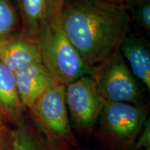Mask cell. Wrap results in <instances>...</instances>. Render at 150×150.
<instances>
[{
    "instance_id": "cell-1",
    "label": "cell",
    "mask_w": 150,
    "mask_h": 150,
    "mask_svg": "<svg viewBox=\"0 0 150 150\" xmlns=\"http://www.w3.org/2000/svg\"><path fill=\"white\" fill-rule=\"evenodd\" d=\"M60 20L67 38L93 70L119 51L131 31V18L123 6L99 0H65Z\"/></svg>"
},
{
    "instance_id": "cell-2",
    "label": "cell",
    "mask_w": 150,
    "mask_h": 150,
    "mask_svg": "<svg viewBox=\"0 0 150 150\" xmlns=\"http://www.w3.org/2000/svg\"><path fill=\"white\" fill-rule=\"evenodd\" d=\"M38 40L41 63L59 83L66 86L82 76L93 74L94 70L86 64L65 34L60 17L46 20Z\"/></svg>"
},
{
    "instance_id": "cell-3",
    "label": "cell",
    "mask_w": 150,
    "mask_h": 150,
    "mask_svg": "<svg viewBox=\"0 0 150 150\" xmlns=\"http://www.w3.org/2000/svg\"><path fill=\"white\" fill-rule=\"evenodd\" d=\"M29 110L39 135L50 150H67L78 146L69 120L65 85L52 86Z\"/></svg>"
},
{
    "instance_id": "cell-4",
    "label": "cell",
    "mask_w": 150,
    "mask_h": 150,
    "mask_svg": "<svg viewBox=\"0 0 150 150\" xmlns=\"http://www.w3.org/2000/svg\"><path fill=\"white\" fill-rule=\"evenodd\" d=\"M147 115L146 105L106 102L98 120V140L112 149H133Z\"/></svg>"
},
{
    "instance_id": "cell-5",
    "label": "cell",
    "mask_w": 150,
    "mask_h": 150,
    "mask_svg": "<svg viewBox=\"0 0 150 150\" xmlns=\"http://www.w3.org/2000/svg\"><path fill=\"white\" fill-rule=\"evenodd\" d=\"M92 77L105 102L142 105L138 80L120 51L94 69Z\"/></svg>"
},
{
    "instance_id": "cell-6",
    "label": "cell",
    "mask_w": 150,
    "mask_h": 150,
    "mask_svg": "<svg viewBox=\"0 0 150 150\" xmlns=\"http://www.w3.org/2000/svg\"><path fill=\"white\" fill-rule=\"evenodd\" d=\"M65 102L78 132L91 134L106 103L92 75L82 76L65 86Z\"/></svg>"
},
{
    "instance_id": "cell-7",
    "label": "cell",
    "mask_w": 150,
    "mask_h": 150,
    "mask_svg": "<svg viewBox=\"0 0 150 150\" xmlns=\"http://www.w3.org/2000/svg\"><path fill=\"white\" fill-rule=\"evenodd\" d=\"M0 61L14 73L41 63L38 40L20 34H11L0 40Z\"/></svg>"
},
{
    "instance_id": "cell-8",
    "label": "cell",
    "mask_w": 150,
    "mask_h": 150,
    "mask_svg": "<svg viewBox=\"0 0 150 150\" xmlns=\"http://www.w3.org/2000/svg\"><path fill=\"white\" fill-rule=\"evenodd\" d=\"M16 86L24 108H29L45 92L59 83L42 63L15 72Z\"/></svg>"
},
{
    "instance_id": "cell-9",
    "label": "cell",
    "mask_w": 150,
    "mask_h": 150,
    "mask_svg": "<svg viewBox=\"0 0 150 150\" xmlns=\"http://www.w3.org/2000/svg\"><path fill=\"white\" fill-rule=\"evenodd\" d=\"M120 52L138 81L150 89V50L145 39L131 33L125 38Z\"/></svg>"
},
{
    "instance_id": "cell-10",
    "label": "cell",
    "mask_w": 150,
    "mask_h": 150,
    "mask_svg": "<svg viewBox=\"0 0 150 150\" xmlns=\"http://www.w3.org/2000/svg\"><path fill=\"white\" fill-rule=\"evenodd\" d=\"M23 108L17 89L15 73L0 61V110L6 121L18 125L23 122Z\"/></svg>"
},
{
    "instance_id": "cell-11",
    "label": "cell",
    "mask_w": 150,
    "mask_h": 150,
    "mask_svg": "<svg viewBox=\"0 0 150 150\" xmlns=\"http://www.w3.org/2000/svg\"><path fill=\"white\" fill-rule=\"evenodd\" d=\"M23 24L22 33L38 40L40 29L47 20V0H16Z\"/></svg>"
},
{
    "instance_id": "cell-12",
    "label": "cell",
    "mask_w": 150,
    "mask_h": 150,
    "mask_svg": "<svg viewBox=\"0 0 150 150\" xmlns=\"http://www.w3.org/2000/svg\"><path fill=\"white\" fill-rule=\"evenodd\" d=\"M11 150H50L39 134L31 129L24 121L11 131Z\"/></svg>"
},
{
    "instance_id": "cell-13",
    "label": "cell",
    "mask_w": 150,
    "mask_h": 150,
    "mask_svg": "<svg viewBox=\"0 0 150 150\" xmlns=\"http://www.w3.org/2000/svg\"><path fill=\"white\" fill-rule=\"evenodd\" d=\"M124 7L131 20L136 22L148 33L150 32V0H126Z\"/></svg>"
},
{
    "instance_id": "cell-14",
    "label": "cell",
    "mask_w": 150,
    "mask_h": 150,
    "mask_svg": "<svg viewBox=\"0 0 150 150\" xmlns=\"http://www.w3.org/2000/svg\"><path fill=\"white\" fill-rule=\"evenodd\" d=\"M18 16L11 0H0V40L18 29Z\"/></svg>"
},
{
    "instance_id": "cell-15",
    "label": "cell",
    "mask_w": 150,
    "mask_h": 150,
    "mask_svg": "<svg viewBox=\"0 0 150 150\" xmlns=\"http://www.w3.org/2000/svg\"><path fill=\"white\" fill-rule=\"evenodd\" d=\"M150 150V122L148 119L132 150Z\"/></svg>"
},
{
    "instance_id": "cell-16",
    "label": "cell",
    "mask_w": 150,
    "mask_h": 150,
    "mask_svg": "<svg viewBox=\"0 0 150 150\" xmlns=\"http://www.w3.org/2000/svg\"><path fill=\"white\" fill-rule=\"evenodd\" d=\"M47 20H53L59 18L62 6L65 0H47Z\"/></svg>"
},
{
    "instance_id": "cell-17",
    "label": "cell",
    "mask_w": 150,
    "mask_h": 150,
    "mask_svg": "<svg viewBox=\"0 0 150 150\" xmlns=\"http://www.w3.org/2000/svg\"><path fill=\"white\" fill-rule=\"evenodd\" d=\"M11 134L6 124L0 125V150H8L11 147Z\"/></svg>"
},
{
    "instance_id": "cell-18",
    "label": "cell",
    "mask_w": 150,
    "mask_h": 150,
    "mask_svg": "<svg viewBox=\"0 0 150 150\" xmlns=\"http://www.w3.org/2000/svg\"><path fill=\"white\" fill-rule=\"evenodd\" d=\"M99 1H104V2H107L110 4H113L121 5L124 6V4H125L126 0H99Z\"/></svg>"
},
{
    "instance_id": "cell-19",
    "label": "cell",
    "mask_w": 150,
    "mask_h": 150,
    "mask_svg": "<svg viewBox=\"0 0 150 150\" xmlns=\"http://www.w3.org/2000/svg\"><path fill=\"white\" fill-rule=\"evenodd\" d=\"M6 120L4 117V116L2 114V112L0 110V125H4V124H6Z\"/></svg>"
},
{
    "instance_id": "cell-20",
    "label": "cell",
    "mask_w": 150,
    "mask_h": 150,
    "mask_svg": "<svg viewBox=\"0 0 150 150\" xmlns=\"http://www.w3.org/2000/svg\"><path fill=\"white\" fill-rule=\"evenodd\" d=\"M67 150H91V149H84V148H82V147H80L78 146H76V147H75L74 148H72V149H67Z\"/></svg>"
}]
</instances>
